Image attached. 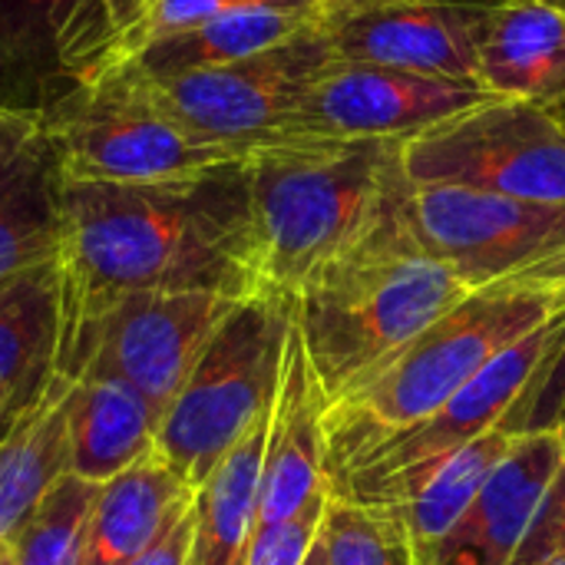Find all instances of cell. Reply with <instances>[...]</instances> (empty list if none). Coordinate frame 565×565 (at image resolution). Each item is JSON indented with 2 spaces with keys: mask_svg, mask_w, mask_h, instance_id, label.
<instances>
[{
  "mask_svg": "<svg viewBox=\"0 0 565 565\" xmlns=\"http://www.w3.org/2000/svg\"><path fill=\"white\" fill-rule=\"evenodd\" d=\"M159 411L109 374L76 377L66 397V473L103 487L156 454Z\"/></svg>",
  "mask_w": 565,
  "mask_h": 565,
  "instance_id": "obj_18",
  "label": "cell"
},
{
  "mask_svg": "<svg viewBox=\"0 0 565 565\" xmlns=\"http://www.w3.org/2000/svg\"><path fill=\"white\" fill-rule=\"evenodd\" d=\"M63 341L60 258L0 288V427L10 434L56 377Z\"/></svg>",
  "mask_w": 565,
  "mask_h": 565,
  "instance_id": "obj_17",
  "label": "cell"
},
{
  "mask_svg": "<svg viewBox=\"0 0 565 565\" xmlns=\"http://www.w3.org/2000/svg\"><path fill=\"white\" fill-rule=\"evenodd\" d=\"M490 93L480 83L331 60L305 89L295 139H411Z\"/></svg>",
  "mask_w": 565,
  "mask_h": 565,
  "instance_id": "obj_11",
  "label": "cell"
},
{
  "mask_svg": "<svg viewBox=\"0 0 565 565\" xmlns=\"http://www.w3.org/2000/svg\"><path fill=\"white\" fill-rule=\"evenodd\" d=\"M73 381L56 371L46 394L0 440V550L40 500L66 477V397Z\"/></svg>",
  "mask_w": 565,
  "mask_h": 565,
  "instance_id": "obj_23",
  "label": "cell"
},
{
  "mask_svg": "<svg viewBox=\"0 0 565 565\" xmlns=\"http://www.w3.org/2000/svg\"><path fill=\"white\" fill-rule=\"evenodd\" d=\"M559 434H563V440H565V424H563V427H559Z\"/></svg>",
  "mask_w": 565,
  "mask_h": 565,
  "instance_id": "obj_37",
  "label": "cell"
},
{
  "mask_svg": "<svg viewBox=\"0 0 565 565\" xmlns=\"http://www.w3.org/2000/svg\"><path fill=\"white\" fill-rule=\"evenodd\" d=\"M305 565H321V546L315 543V550H311V556H308V563Z\"/></svg>",
  "mask_w": 565,
  "mask_h": 565,
  "instance_id": "obj_34",
  "label": "cell"
},
{
  "mask_svg": "<svg viewBox=\"0 0 565 565\" xmlns=\"http://www.w3.org/2000/svg\"><path fill=\"white\" fill-rule=\"evenodd\" d=\"M149 0H60L53 20V53L63 79L79 83L96 60L142 17Z\"/></svg>",
  "mask_w": 565,
  "mask_h": 565,
  "instance_id": "obj_27",
  "label": "cell"
},
{
  "mask_svg": "<svg viewBox=\"0 0 565 565\" xmlns=\"http://www.w3.org/2000/svg\"><path fill=\"white\" fill-rule=\"evenodd\" d=\"M401 202L371 238L291 298L324 411L483 285L417 248Z\"/></svg>",
  "mask_w": 565,
  "mask_h": 565,
  "instance_id": "obj_4",
  "label": "cell"
},
{
  "mask_svg": "<svg viewBox=\"0 0 565 565\" xmlns=\"http://www.w3.org/2000/svg\"><path fill=\"white\" fill-rule=\"evenodd\" d=\"M43 122L63 182L172 185L245 162L192 136L126 73L70 86L43 109Z\"/></svg>",
  "mask_w": 565,
  "mask_h": 565,
  "instance_id": "obj_6",
  "label": "cell"
},
{
  "mask_svg": "<svg viewBox=\"0 0 565 565\" xmlns=\"http://www.w3.org/2000/svg\"><path fill=\"white\" fill-rule=\"evenodd\" d=\"M497 0H397L324 17L334 60L480 83V43Z\"/></svg>",
  "mask_w": 565,
  "mask_h": 565,
  "instance_id": "obj_12",
  "label": "cell"
},
{
  "mask_svg": "<svg viewBox=\"0 0 565 565\" xmlns=\"http://www.w3.org/2000/svg\"><path fill=\"white\" fill-rule=\"evenodd\" d=\"M565 463L559 430L520 434L513 450L483 480L463 516L437 546L430 565H510L533 516Z\"/></svg>",
  "mask_w": 565,
  "mask_h": 565,
  "instance_id": "obj_15",
  "label": "cell"
},
{
  "mask_svg": "<svg viewBox=\"0 0 565 565\" xmlns=\"http://www.w3.org/2000/svg\"><path fill=\"white\" fill-rule=\"evenodd\" d=\"M60 0H0V106L46 109L70 89L53 53Z\"/></svg>",
  "mask_w": 565,
  "mask_h": 565,
  "instance_id": "obj_24",
  "label": "cell"
},
{
  "mask_svg": "<svg viewBox=\"0 0 565 565\" xmlns=\"http://www.w3.org/2000/svg\"><path fill=\"white\" fill-rule=\"evenodd\" d=\"M324 493V397L311 374L305 341L291 311L278 391L271 401L258 533L295 520L308 503H315Z\"/></svg>",
  "mask_w": 565,
  "mask_h": 565,
  "instance_id": "obj_16",
  "label": "cell"
},
{
  "mask_svg": "<svg viewBox=\"0 0 565 565\" xmlns=\"http://www.w3.org/2000/svg\"><path fill=\"white\" fill-rule=\"evenodd\" d=\"M3 437H7V434H3V427H0V440H3Z\"/></svg>",
  "mask_w": 565,
  "mask_h": 565,
  "instance_id": "obj_38",
  "label": "cell"
},
{
  "mask_svg": "<svg viewBox=\"0 0 565 565\" xmlns=\"http://www.w3.org/2000/svg\"><path fill=\"white\" fill-rule=\"evenodd\" d=\"M192 497L195 493L159 460V454L146 457L96 490L79 565H136Z\"/></svg>",
  "mask_w": 565,
  "mask_h": 565,
  "instance_id": "obj_20",
  "label": "cell"
},
{
  "mask_svg": "<svg viewBox=\"0 0 565 565\" xmlns=\"http://www.w3.org/2000/svg\"><path fill=\"white\" fill-rule=\"evenodd\" d=\"M321 20H324V13L315 7L268 3V7L232 10L209 23L182 30L169 40H159L132 63V70H139L146 76H182V73H195V70L228 66V63L258 56L265 50H275V46L315 30Z\"/></svg>",
  "mask_w": 565,
  "mask_h": 565,
  "instance_id": "obj_22",
  "label": "cell"
},
{
  "mask_svg": "<svg viewBox=\"0 0 565 565\" xmlns=\"http://www.w3.org/2000/svg\"><path fill=\"white\" fill-rule=\"evenodd\" d=\"M565 315V252L473 288L371 377L324 411V473H348L394 434L427 420L507 348Z\"/></svg>",
  "mask_w": 565,
  "mask_h": 565,
  "instance_id": "obj_2",
  "label": "cell"
},
{
  "mask_svg": "<svg viewBox=\"0 0 565 565\" xmlns=\"http://www.w3.org/2000/svg\"><path fill=\"white\" fill-rule=\"evenodd\" d=\"M324 507H328V493L318 497L315 503H308L295 520L278 523L271 530H262L248 550L245 565H305L318 533H321V520H324Z\"/></svg>",
  "mask_w": 565,
  "mask_h": 565,
  "instance_id": "obj_30",
  "label": "cell"
},
{
  "mask_svg": "<svg viewBox=\"0 0 565 565\" xmlns=\"http://www.w3.org/2000/svg\"><path fill=\"white\" fill-rule=\"evenodd\" d=\"M331 60L334 53L321 20L281 46L228 66L182 76H146L132 66L119 73L192 136L252 159L262 149L298 142L295 116L301 96Z\"/></svg>",
  "mask_w": 565,
  "mask_h": 565,
  "instance_id": "obj_8",
  "label": "cell"
},
{
  "mask_svg": "<svg viewBox=\"0 0 565 565\" xmlns=\"http://www.w3.org/2000/svg\"><path fill=\"white\" fill-rule=\"evenodd\" d=\"M318 546L321 565H417L401 523L391 513L341 500L331 490Z\"/></svg>",
  "mask_w": 565,
  "mask_h": 565,
  "instance_id": "obj_26",
  "label": "cell"
},
{
  "mask_svg": "<svg viewBox=\"0 0 565 565\" xmlns=\"http://www.w3.org/2000/svg\"><path fill=\"white\" fill-rule=\"evenodd\" d=\"M242 298L218 291L129 295L63 324L56 371L70 381L109 374L132 384L159 420L182 391L212 334Z\"/></svg>",
  "mask_w": 565,
  "mask_h": 565,
  "instance_id": "obj_9",
  "label": "cell"
},
{
  "mask_svg": "<svg viewBox=\"0 0 565 565\" xmlns=\"http://www.w3.org/2000/svg\"><path fill=\"white\" fill-rule=\"evenodd\" d=\"M63 248V175L43 109L0 106V288Z\"/></svg>",
  "mask_w": 565,
  "mask_h": 565,
  "instance_id": "obj_14",
  "label": "cell"
},
{
  "mask_svg": "<svg viewBox=\"0 0 565 565\" xmlns=\"http://www.w3.org/2000/svg\"><path fill=\"white\" fill-rule=\"evenodd\" d=\"M262 291L295 298L371 238L407 175L397 139H298L245 159Z\"/></svg>",
  "mask_w": 565,
  "mask_h": 565,
  "instance_id": "obj_3",
  "label": "cell"
},
{
  "mask_svg": "<svg viewBox=\"0 0 565 565\" xmlns=\"http://www.w3.org/2000/svg\"><path fill=\"white\" fill-rule=\"evenodd\" d=\"M93 483L60 477L30 520L3 546L7 565H79L86 520L96 500Z\"/></svg>",
  "mask_w": 565,
  "mask_h": 565,
  "instance_id": "obj_25",
  "label": "cell"
},
{
  "mask_svg": "<svg viewBox=\"0 0 565 565\" xmlns=\"http://www.w3.org/2000/svg\"><path fill=\"white\" fill-rule=\"evenodd\" d=\"M271 411L225 454L192 497L189 565H245L258 536Z\"/></svg>",
  "mask_w": 565,
  "mask_h": 565,
  "instance_id": "obj_21",
  "label": "cell"
},
{
  "mask_svg": "<svg viewBox=\"0 0 565 565\" xmlns=\"http://www.w3.org/2000/svg\"><path fill=\"white\" fill-rule=\"evenodd\" d=\"M401 218L417 248L477 281L565 252V205L407 182Z\"/></svg>",
  "mask_w": 565,
  "mask_h": 565,
  "instance_id": "obj_10",
  "label": "cell"
},
{
  "mask_svg": "<svg viewBox=\"0 0 565 565\" xmlns=\"http://www.w3.org/2000/svg\"><path fill=\"white\" fill-rule=\"evenodd\" d=\"M553 7H559V10H565V0H550Z\"/></svg>",
  "mask_w": 565,
  "mask_h": 565,
  "instance_id": "obj_35",
  "label": "cell"
},
{
  "mask_svg": "<svg viewBox=\"0 0 565 565\" xmlns=\"http://www.w3.org/2000/svg\"><path fill=\"white\" fill-rule=\"evenodd\" d=\"M192 553V503L162 530V536L136 559V565H189Z\"/></svg>",
  "mask_w": 565,
  "mask_h": 565,
  "instance_id": "obj_32",
  "label": "cell"
},
{
  "mask_svg": "<svg viewBox=\"0 0 565 565\" xmlns=\"http://www.w3.org/2000/svg\"><path fill=\"white\" fill-rule=\"evenodd\" d=\"M315 7L321 10L315 0H149V7L142 10V17L96 60V66L79 79V83H93L103 79L109 73H119L126 66H132L149 46H156L159 40H169L182 30H192L199 23H209L222 13L232 10H245V7ZM76 86V83H73Z\"/></svg>",
  "mask_w": 565,
  "mask_h": 565,
  "instance_id": "obj_28",
  "label": "cell"
},
{
  "mask_svg": "<svg viewBox=\"0 0 565 565\" xmlns=\"http://www.w3.org/2000/svg\"><path fill=\"white\" fill-rule=\"evenodd\" d=\"M411 185H454L565 205V116L556 106L487 96L401 142Z\"/></svg>",
  "mask_w": 565,
  "mask_h": 565,
  "instance_id": "obj_7",
  "label": "cell"
},
{
  "mask_svg": "<svg viewBox=\"0 0 565 565\" xmlns=\"http://www.w3.org/2000/svg\"><path fill=\"white\" fill-rule=\"evenodd\" d=\"M321 7L324 17H341V13H354V10H371L381 3H397V0H315Z\"/></svg>",
  "mask_w": 565,
  "mask_h": 565,
  "instance_id": "obj_33",
  "label": "cell"
},
{
  "mask_svg": "<svg viewBox=\"0 0 565 565\" xmlns=\"http://www.w3.org/2000/svg\"><path fill=\"white\" fill-rule=\"evenodd\" d=\"M291 298H242L205 344L182 391L159 420V460L195 493L225 454L271 411Z\"/></svg>",
  "mask_w": 565,
  "mask_h": 565,
  "instance_id": "obj_5",
  "label": "cell"
},
{
  "mask_svg": "<svg viewBox=\"0 0 565 565\" xmlns=\"http://www.w3.org/2000/svg\"><path fill=\"white\" fill-rule=\"evenodd\" d=\"M63 324L129 295L262 291L245 162L172 185L63 182Z\"/></svg>",
  "mask_w": 565,
  "mask_h": 565,
  "instance_id": "obj_1",
  "label": "cell"
},
{
  "mask_svg": "<svg viewBox=\"0 0 565 565\" xmlns=\"http://www.w3.org/2000/svg\"><path fill=\"white\" fill-rule=\"evenodd\" d=\"M565 424V344L546 361V367L533 377L526 394L500 424L510 434H543L559 430Z\"/></svg>",
  "mask_w": 565,
  "mask_h": 565,
  "instance_id": "obj_29",
  "label": "cell"
},
{
  "mask_svg": "<svg viewBox=\"0 0 565 565\" xmlns=\"http://www.w3.org/2000/svg\"><path fill=\"white\" fill-rule=\"evenodd\" d=\"M490 96L565 106V10L550 0H497L480 43Z\"/></svg>",
  "mask_w": 565,
  "mask_h": 565,
  "instance_id": "obj_19",
  "label": "cell"
},
{
  "mask_svg": "<svg viewBox=\"0 0 565 565\" xmlns=\"http://www.w3.org/2000/svg\"><path fill=\"white\" fill-rule=\"evenodd\" d=\"M0 565H7V553H0Z\"/></svg>",
  "mask_w": 565,
  "mask_h": 565,
  "instance_id": "obj_36",
  "label": "cell"
},
{
  "mask_svg": "<svg viewBox=\"0 0 565 565\" xmlns=\"http://www.w3.org/2000/svg\"><path fill=\"white\" fill-rule=\"evenodd\" d=\"M510 565H565V463L553 477L533 526Z\"/></svg>",
  "mask_w": 565,
  "mask_h": 565,
  "instance_id": "obj_31",
  "label": "cell"
},
{
  "mask_svg": "<svg viewBox=\"0 0 565 565\" xmlns=\"http://www.w3.org/2000/svg\"><path fill=\"white\" fill-rule=\"evenodd\" d=\"M565 344V315L536 328L513 348H507L497 361H490L473 381H467L440 411L427 420L394 434L364 454L348 473L328 480H387L397 473H411L444 454L460 450L463 444L497 430L516 401L526 394L533 377L546 367V361Z\"/></svg>",
  "mask_w": 565,
  "mask_h": 565,
  "instance_id": "obj_13",
  "label": "cell"
}]
</instances>
